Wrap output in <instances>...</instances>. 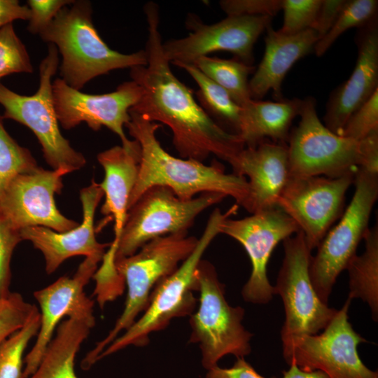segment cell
<instances>
[{"label":"cell","instance_id":"cell-1","mask_svg":"<svg viewBox=\"0 0 378 378\" xmlns=\"http://www.w3.org/2000/svg\"><path fill=\"white\" fill-rule=\"evenodd\" d=\"M148 23L147 63L130 68V78L142 89L139 102L129 111L169 127L173 144L184 159L203 162L210 155L230 163L245 147L239 136L223 129L195 101L192 92L170 69L162 50L159 10L144 6Z\"/></svg>","mask_w":378,"mask_h":378},{"label":"cell","instance_id":"cell-2","mask_svg":"<svg viewBox=\"0 0 378 378\" xmlns=\"http://www.w3.org/2000/svg\"><path fill=\"white\" fill-rule=\"evenodd\" d=\"M129 113L130 120L125 127L139 144L141 157L128 209L153 186L167 187L183 200H191L197 194L216 192L232 197L238 206L244 205L248 192L245 177L225 173L218 162L206 165L202 162L172 155L162 148L156 136L159 123L132 111Z\"/></svg>","mask_w":378,"mask_h":378},{"label":"cell","instance_id":"cell-3","mask_svg":"<svg viewBox=\"0 0 378 378\" xmlns=\"http://www.w3.org/2000/svg\"><path fill=\"white\" fill-rule=\"evenodd\" d=\"M39 36L44 42L56 46L62 56L61 78L78 90L111 71L147 63L145 50L124 54L106 45L93 24L89 1H74L62 8Z\"/></svg>","mask_w":378,"mask_h":378},{"label":"cell","instance_id":"cell-4","mask_svg":"<svg viewBox=\"0 0 378 378\" xmlns=\"http://www.w3.org/2000/svg\"><path fill=\"white\" fill-rule=\"evenodd\" d=\"M237 209L234 204L224 213L218 208L214 210L190 255L155 286L142 316L99 354L97 362L131 345L146 346L150 334L164 329L172 319L190 316L195 312L198 302L193 295L197 291V266L211 241L220 234L222 222Z\"/></svg>","mask_w":378,"mask_h":378},{"label":"cell","instance_id":"cell-5","mask_svg":"<svg viewBox=\"0 0 378 378\" xmlns=\"http://www.w3.org/2000/svg\"><path fill=\"white\" fill-rule=\"evenodd\" d=\"M198 239L188 232L155 238L141 247L134 254L115 261V268L126 283L127 293L124 309L114 327L94 349L88 352L81 367L88 370L99 354L136 320L147 307L155 286L173 273L192 252Z\"/></svg>","mask_w":378,"mask_h":378},{"label":"cell","instance_id":"cell-6","mask_svg":"<svg viewBox=\"0 0 378 378\" xmlns=\"http://www.w3.org/2000/svg\"><path fill=\"white\" fill-rule=\"evenodd\" d=\"M195 276L200 298L197 309L190 316L189 342L198 344L203 367L209 370L228 354L244 358L251 351L253 337L242 325L244 309L228 304L225 286L211 262L202 259Z\"/></svg>","mask_w":378,"mask_h":378},{"label":"cell","instance_id":"cell-7","mask_svg":"<svg viewBox=\"0 0 378 378\" xmlns=\"http://www.w3.org/2000/svg\"><path fill=\"white\" fill-rule=\"evenodd\" d=\"M59 62L56 46L48 44V53L39 65L37 91L30 96L22 95L0 82V104L4 108L3 119L16 121L33 132L46 162L52 169L69 174L83 167L86 159L71 146L59 130L52 94V78L58 69Z\"/></svg>","mask_w":378,"mask_h":378},{"label":"cell","instance_id":"cell-8","mask_svg":"<svg viewBox=\"0 0 378 378\" xmlns=\"http://www.w3.org/2000/svg\"><path fill=\"white\" fill-rule=\"evenodd\" d=\"M355 192L339 222L330 228L312 256L309 275L320 300L328 304L340 274L356 255L357 248L369 229L378 197V175L358 168L354 176Z\"/></svg>","mask_w":378,"mask_h":378},{"label":"cell","instance_id":"cell-9","mask_svg":"<svg viewBox=\"0 0 378 378\" xmlns=\"http://www.w3.org/2000/svg\"><path fill=\"white\" fill-rule=\"evenodd\" d=\"M225 197L220 193L205 192L183 200L167 187L150 188L128 209L120 235L113 240L115 261L134 254L155 238L188 232L200 214Z\"/></svg>","mask_w":378,"mask_h":378},{"label":"cell","instance_id":"cell-10","mask_svg":"<svg viewBox=\"0 0 378 378\" xmlns=\"http://www.w3.org/2000/svg\"><path fill=\"white\" fill-rule=\"evenodd\" d=\"M299 115L300 122L288 140L290 176L354 174L362 162L360 141L328 130L319 120L312 97L302 99Z\"/></svg>","mask_w":378,"mask_h":378},{"label":"cell","instance_id":"cell-11","mask_svg":"<svg viewBox=\"0 0 378 378\" xmlns=\"http://www.w3.org/2000/svg\"><path fill=\"white\" fill-rule=\"evenodd\" d=\"M284 257L274 294L283 301L285 321L281 330L282 342L300 336L316 335L336 314L318 298L310 279L312 251L299 231L283 241Z\"/></svg>","mask_w":378,"mask_h":378},{"label":"cell","instance_id":"cell-12","mask_svg":"<svg viewBox=\"0 0 378 378\" xmlns=\"http://www.w3.org/2000/svg\"><path fill=\"white\" fill-rule=\"evenodd\" d=\"M351 300L342 308L319 335L293 337L282 342L283 356L288 365L295 364L307 371L319 370L330 378H378L377 370L361 360L358 346L366 340L349 321Z\"/></svg>","mask_w":378,"mask_h":378},{"label":"cell","instance_id":"cell-13","mask_svg":"<svg viewBox=\"0 0 378 378\" xmlns=\"http://www.w3.org/2000/svg\"><path fill=\"white\" fill-rule=\"evenodd\" d=\"M354 176L289 177L277 207L296 223L311 251L342 215L345 195Z\"/></svg>","mask_w":378,"mask_h":378},{"label":"cell","instance_id":"cell-14","mask_svg":"<svg viewBox=\"0 0 378 378\" xmlns=\"http://www.w3.org/2000/svg\"><path fill=\"white\" fill-rule=\"evenodd\" d=\"M296 223L281 209L275 207L240 219L227 218L220 227L225 234L240 243L246 251L251 272L241 290L243 299L253 304H267L274 294L267 267L277 244L299 232Z\"/></svg>","mask_w":378,"mask_h":378},{"label":"cell","instance_id":"cell-15","mask_svg":"<svg viewBox=\"0 0 378 378\" xmlns=\"http://www.w3.org/2000/svg\"><path fill=\"white\" fill-rule=\"evenodd\" d=\"M272 19L265 15L227 16L217 23L205 24L189 15L186 25L192 31L184 38L162 43L163 53L169 62L193 64L201 57L223 50L251 65L254 44L271 26Z\"/></svg>","mask_w":378,"mask_h":378},{"label":"cell","instance_id":"cell-16","mask_svg":"<svg viewBox=\"0 0 378 378\" xmlns=\"http://www.w3.org/2000/svg\"><path fill=\"white\" fill-rule=\"evenodd\" d=\"M143 94L134 81H126L111 92L91 94L68 85L61 78L52 83V100L59 124L66 130L85 122L94 131L106 127L127 144L124 127L130 120V109Z\"/></svg>","mask_w":378,"mask_h":378},{"label":"cell","instance_id":"cell-17","mask_svg":"<svg viewBox=\"0 0 378 378\" xmlns=\"http://www.w3.org/2000/svg\"><path fill=\"white\" fill-rule=\"evenodd\" d=\"M62 169L35 170L16 176L0 197V214L15 229L43 226L58 232L69 231L79 223L64 216L56 206L55 195L63 188Z\"/></svg>","mask_w":378,"mask_h":378},{"label":"cell","instance_id":"cell-18","mask_svg":"<svg viewBox=\"0 0 378 378\" xmlns=\"http://www.w3.org/2000/svg\"><path fill=\"white\" fill-rule=\"evenodd\" d=\"M102 259L85 257L72 277L62 276L34 293L41 309V325L36 342L24 359L23 378L35 371L57 325L65 316L95 324L94 301L85 295L84 288Z\"/></svg>","mask_w":378,"mask_h":378},{"label":"cell","instance_id":"cell-19","mask_svg":"<svg viewBox=\"0 0 378 378\" xmlns=\"http://www.w3.org/2000/svg\"><path fill=\"white\" fill-rule=\"evenodd\" d=\"M104 192L94 178L80 191L83 221L77 227L58 232L43 226H31L20 231L23 240L30 241L45 259L46 271L50 274L66 259L77 256L103 258L110 244L99 243L95 237L94 215Z\"/></svg>","mask_w":378,"mask_h":378},{"label":"cell","instance_id":"cell-20","mask_svg":"<svg viewBox=\"0 0 378 378\" xmlns=\"http://www.w3.org/2000/svg\"><path fill=\"white\" fill-rule=\"evenodd\" d=\"M236 175L247 177L248 192L242 206L255 214L277 207L290 177L288 146L264 141L244 147L229 163Z\"/></svg>","mask_w":378,"mask_h":378},{"label":"cell","instance_id":"cell-21","mask_svg":"<svg viewBox=\"0 0 378 378\" xmlns=\"http://www.w3.org/2000/svg\"><path fill=\"white\" fill-rule=\"evenodd\" d=\"M358 57L350 77L330 94L324 125L340 135L349 118L378 89V29L375 19L360 27Z\"/></svg>","mask_w":378,"mask_h":378},{"label":"cell","instance_id":"cell-22","mask_svg":"<svg viewBox=\"0 0 378 378\" xmlns=\"http://www.w3.org/2000/svg\"><path fill=\"white\" fill-rule=\"evenodd\" d=\"M265 38L262 59L248 82L251 97L260 100L270 90L281 100L284 78L293 64L310 53L319 40L316 31L307 29L294 35H286L270 26Z\"/></svg>","mask_w":378,"mask_h":378},{"label":"cell","instance_id":"cell-23","mask_svg":"<svg viewBox=\"0 0 378 378\" xmlns=\"http://www.w3.org/2000/svg\"><path fill=\"white\" fill-rule=\"evenodd\" d=\"M141 157L139 144L134 139L106 149L97 157L104 171L99 183L105 196L101 212L113 219L114 241L119 238L125 223L129 200L139 176Z\"/></svg>","mask_w":378,"mask_h":378},{"label":"cell","instance_id":"cell-24","mask_svg":"<svg viewBox=\"0 0 378 378\" xmlns=\"http://www.w3.org/2000/svg\"><path fill=\"white\" fill-rule=\"evenodd\" d=\"M301 104L302 99L298 98L277 102L251 99L242 107L237 134L245 147H254L265 138L285 143Z\"/></svg>","mask_w":378,"mask_h":378},{"label":"cell","instance_id":"cell-25","mask_svg":"<svg viewBox=\"0 0 378 378\" xmlns=\"http://www.w3.org/2000/svg\"><path fill=\"white\" fill-rule=\"evenodd\" d=\"M94 325L77 318L62 321L36 369L27 378H78L76 356Z\"/></svg>","mask_w":378,"mask_h":378},{"label":"cell","instance_id":"cell-26","mask_svg":"<svg viewBox=\"0 0 378 378\" xmlns=\"http://www.w3.org/2000/svg\"><path fill=\"white\" fill-rule=\"evenodd\" d=\"M365 251L356 255L349 262L346 270L349 276L351 300L360 298L370 307L372 317L378 320V227L374 225L366 232Z\"/></svg>","mask_w":378,"mask_h":378},{"label":"cell","instance_id":"cell-27","mask_svg":"<svg viewBox=\"0 0 378 378\" xmlns=\"http://www.w3.org/2000/svg\"><path fill=\"white\" fill-rule=\"evenodd\" d=\"M183 69L194 79L199 87L197 92L202 108L221 122L229 125L237 134L242 107L237 104L228 92L209 78L194 64L174 62Z\"/></svg>","mask_w":378,"mask_h":378},{"label":"cell","instance_id":"cell-28","mask_svg":"<svg viewBox=\"0 0 378 378\" xmlns=\"http://www.w3.org/2000/svg\"><path fill=\"white\" fill-rule=\"evenodd\" d=\"M209 78L225 90L241 107L246 106L251 97L248 75L254 70L251 65L241 61L203 56L193 64Z\"/></svg>","mask_w":378,"mask_h":378},{"label":"cell","instance_id":"cell-29","mask_svg":"<svg viewBox=\"0 0 378 378\" xmlns=\"http://www.w3.org/2000/svg\"><path fill=\"white\" fill-rule=\"evenodd\" d=\"M41 325L38 309L21 328L0 344V378H23L24 353L37 335Z\"/></svg>","mask_w":378,"mask_h":378},{"label":"cell","instance_id":"cell-30","mask_svg":"<svg viewBox=\"0 0 378 378\" xmlns=\"http://www.w3.org/2000/svg\"><path fill=\"white\" fill-rule=\"evenodd\" d=\"M377 0L346 1L335 22L329 31L315 44L313 51L324 55L341 34L353 27H362L375 19Z\"/></svg>","mask_w":378,"mask_h":378},{"label":"cell","instance_id":"cell-31","mask_svg":"<svg viewBox=\"0 0 378 378\" xmlns=\"http://www.w3.org/2000/svg\"><path fill=\"white\" fill-rule=\"evenodd\" d=\"M3 120L0 115V197L16 176L39 167L30 150L9 134Z\"/></svg>","mask_w":378,"mask_h":378},{"label":"cell","instance_id":"cell-32","mask_svg":"<svg viewBox=\"0 0 378 378\" xmlns=\"http://www.w3.org/2000/svg\"><path fill=\"white\" fill-rule=\"evenodd\" d=\"M27 50L17 35L13 23L0 29V79L17 73H32Z\"/></svg>","mask_w":378,"mask_h":378},{"label":"cell","instance_id":"cell-33","mask_svg":"<svg viewBox=\"0 0 378 378\" xmlns=\"http://www.w3.org/2000/svg\"><path fill=\"white\" fill-rule=\"evenodd\" d=\"M37 309L35 304L26 302L17 292L0 298V344L24 326Z\"/></svg>","mask_w":378,"mask_h":378},{"label":"cell","instance_id":"cell-34","mask_svg":"<svg viewBox=\"0 0 378 378\" xmlns=\"http://www.w3.org/2000/svg\"><path fill=\"white\" fill-rule=\"evenodd\" d=\"M321 4V0H281L284 23L279 31L294 35L310 29Z\"/></svg>","mask_w":378,"mask_h":378},{"label":"cell","instance_id":"cell-35","mask_svg":"<svg viewBox=\"0 0 378 378\" xmlns=\"http://www.w3.org/2000/svg\"><path fill=\"white\" fill-rule=\"evenodd\" d=\"M378 131V89L347 120L340 135L360 141Z\"/></svg>","mask_w":378,"mask_h":378},{"label":"cell","instance_id":"cell-36","mask_svg":"<svg viewBox=\"0 0 378 378\" xmlns=\"http://www.w3.org/2000/svg\"><path fill=\"white\" fill-rule=\"evenodd\" d=\"M22 241L20 231L0 214V298L10 293L11 258L15 247Z\"/></svg>","mask_w":378,"mask_h":378},{"label":"cell","instance_id":"cell-37","mask_svg":"<svg viewBox=\"0 0 378 378\" xmlns=\"http://www.w3.org/2000/svg\"><path fill=\"white\" fill-rule=\"evenodd\" d=\"M74 0H28L30 18L27 29L33 34H40L54 20L60 10Z\"/></svg>","mask_w":378,"mask_h":378},{"label":"cell","instance_id":"cell-38","mask_svg":"<svg viewBox=\"0 0 378 378\" xmlns=\"http://www.w3.org/2000/svg\"><path fill=\"white\" fill-rule=\"evenodd\" d=\"M220 6L227 16L273 17L281 10V0H223Z\"/></svg>","mask_w":378,"mask_h":378},{"label":"cell","instance_id":"cell-39","mask_svg":"<svg viewBox=\"0 0 378 378\" xmlns=\"http://www.w3.org/2000/svg\"><path fill=\"white\" fill-rule=\"evenodd\" d=\"M345 0H321L320 8L310 29L323 37L335 22Z\"/></svg>","mask_w":378,"mask_h":378},{"label":"cell","instance_id":"cell-40","mask_svg":"<svg viewBox=\"0 0 378 378\" xmlns=\"http://www.w3.org/2000/svg\"><path fill=\"white\" fill-rule=\"evenodd\" d=\"M206 378H265L244 358H237L234 365L228 368L216 365L209 370Z\"/></svg>","mask_w":378,"mask_h":378},{"label":"cell","instance_id":"cell-41","mask_svg":"<svg viewBox=\"0 0 378 378\" xmlns=\"http://www.w3.org/2000/svg\"><path fill=\"white\" fill-rule=\"evenodd\" d=\"M360 141L362 162L359 168L378 175V131L372 132Z\"/></svg>","mask_w":378,"mask_h":378},{"label":"cell","instance_id":"cell-42","mask_svg":"<svg viewBox=\"0 0 378 378\" xmlns=\"http://www.w3.org/2000/svg\"><path fill=\"white\" fill-rule=\"evenodd\" d=\"M30 10L18 0H0V29L15 20H29Z\"/></svg>","mask_w":378,"mask_h":378},{"label":"cell","instance_id":"cell-43","mask_svg":"<svg viewBox=\"0 0 378 378\" xmlns=\"http://www.w3.org/2000/svg\"><path fill=\"white\" fill-rule=\"evenodd\" d=\"M288 370L282 372L281 378H330L324 372L316 370L307 371L302 370L295 364L289 365Z\"/></svg>","mask_w":378,"mask_h":378}]
</instances>
